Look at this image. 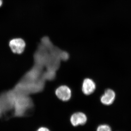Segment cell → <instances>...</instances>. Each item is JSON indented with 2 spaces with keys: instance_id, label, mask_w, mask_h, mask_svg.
I'll use <instances>...</instances> for the list:
<instances>
[{
  "instance_id": "1",
  "label": "cell",
  "mask_w": 131,
  "mask_h": 131,
  "mask_svg": "<svg viewBox=\"0 0 131 131\" xmlns=\"http://www.w3.org/2000/svg\"><path fill=\"white\" fill-rule=\"evenodd\" d=\"M33 106L32 101L26 94H21L17 96L15 95L14 116L17 117L25 116L32 110Z\"/></svg>"
},
{
  "instance_id": "2",
  "label": "cell",
  "mask_w": 131,
  "mask_h": 131,
  "mask_svg": "<svg viewBox=\"0 0 131 131\" xmlns=\"http://www.w3.org/2000/svg\"><path fill=\"white\" fill-rule=\"evenodd\" d=\"M9 46L14 53L20 54L24 52L26 43L22 39L15 38L10 41Z\"/></svg>"
},
{
  "instance_id": "3",
  "label": "cell",
  "mask_w": 131,
  "mask_h": 131,
  "mask_svg": "<svg viewBox=\"0 0 131 131\" xmlns=\"http://www.w3.org/2000/svg\"><path fill=\"white\" fill-rule=\"evenodd\" d=\"M56 95L59 99L63 101H67L71 97V93L70 89L66 86H62L57 89Z\"/></svg>"
},
{
  "instance_id": "4",
  "label": "cell",
  "mask_w": 131,
  "mask_h": 131,
  "mask_svg": "<svg viewBox=\"0 0 131 131\" xmlns=\"http://www.w3.org/2000/svg\"><path fill=\"white\" fill-rule=\"evenodd\" d=\"M87 121L86 116L82 112L75 113L71 115L70 118L71 123L74 126L84 125L86 124Z\"/></svg>"
},
{
  "instance_id": "5",
  "label": "cell",
  "mask_w": 131,
  "mask_h": 131,
  "mask_svg": "<svg viewBox=\"0 0 131 131\" xmlns=\"http://www.w3.org/2000/svg\"><path fill=\"white\" fill-rule=\"evenodd\" d=\"M96 88V85L93 81L89 78L85 79L83 83L82 90L86 95L93 93Z\"/></svg>"
},
{
  "instance_id": "6",
  "label": "cell",
  "mask_w": 131,
  "mask_h": 131,
  "mask_svg": "<svg viewBox=\"0 0 131 131\" xmlns=\"http://www.w3.org/2000/svg\"><path fill=\"white\" fill-rule=\"evenodd\" d=\"M115 96L114 91L111 89H107L101 97V102L105 105H111L114 100Z\"/></svg>"
},
{
  "instance_id": "7",
  "label": "cell",
  "mask_w": 131,
  "mask_h": 131,
  "mask_svg": "<svg viewBox=\"0 0 131 131\" xmlns=\"http://www.w3.org/2000/svg\"><path fill=\"white\" fill-rule=\"evenodd\" d=\"M96 131H112V129L108 125H102L98 127Z\"/></svg>"
},
{
  "instance_id": "8",
  "label": "cell",
  "mask_w": 131,
  "mask_h": 131,
  "mask_svg": "<svg viewBox=\"0 0 131 131\" xmlns=\"http://www.w3.org/2000/svg\"><path fill=\"white\" fill-rule=\"evenodd\" d=\"M37 131H50L48 128L45 127H41L38 129Z\"/></svg>"
},
{
  "instance_id": "9",
  "label": "cell",
  "mask_w": 131,
  "mask_h": 131,
  "mask_svg": "<svg viewBox=\"0 0 131 131\" xmlns=\"http://www.w3.org/2000/svg\"><path fill=\"white\" fill-rule=\"evenodd\" d=\"M2 0H0V7L2 5Z\"/></svg>"
}]
</instances>
